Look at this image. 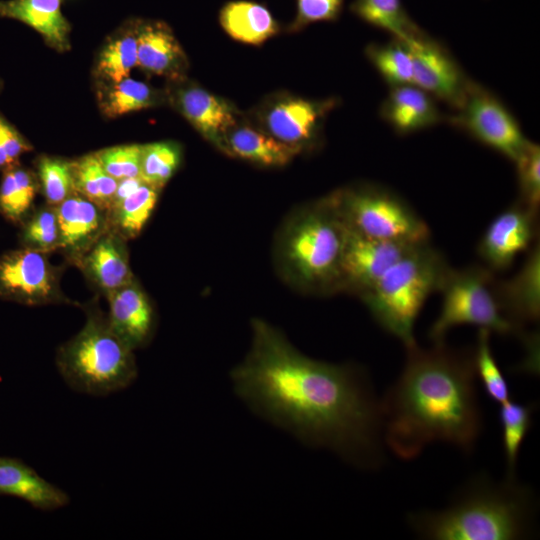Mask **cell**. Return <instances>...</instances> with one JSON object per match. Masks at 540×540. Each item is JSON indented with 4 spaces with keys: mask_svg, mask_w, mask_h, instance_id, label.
I'll return each mask as SVG.
<instances>
[{
    "mask_svg": "<svg viewBox=\"0 0 540 540\" xmlns=\"http://www.w3.org/2000/svg\"><path fill=\"white\" fill-rule=\"evenodd\" d=\"M344 0H297V14L292 29L308 24L332 21L339 16Z\"/></svg>",
    "mask_w": 540,
    "mask_h": 540,
    "instance_id": "cell-40",
    "label": "cell"
},
{
    "mask_svg": "<svg viewBox=\"0 0 540 540\" xmlns=\"http://www.w3.org/2000/svg\"><path fill=\"white\" fill-rule=\"evenodd\" d=\"M59 245L75 262L108 229L107 212L75 192L56 206Z\"/></svg>",
    "mask_w": 540,
    "mask_h": 540,
    "instance_id": "cell-16",
    "label": "cell"
},
{
    "mask_svg": "<svg viewBox=\"0 0 540 540\" xmlns=\"http://www.w3.org/2000/svg\"><path fill=\"white\" fill-rule=\"evenodd\" d=\"M535 512V496L515 477L495 482L483 474L459 489L445 509L409 514L408 522L425 539L511 540L530 534Z\"/></svg>",
    "mask_w": 540,
    "mask_h": 540,
    "instance_id": "cell-3",
    "label": "cell"
},
{
    "mask_svg": "<svg viewBox=\"0 0 540 540\" xmlns=\"http://www.w3.org/2000/svg\"><path fill=\"white\" fill-rule=\"evenodd\" d=\"M535 212L520 202L499 213L488 225L477 246L478 255L491 271L508 269L516 257L535 242Z\"/></svg>",
    "mask_w": 540,
    "mask_h": 540,
    "instance_id": "cell-12",
    "label": "cell"
},
{
    "mask_svg": "<svg viewBox=\"0 0 540 540\" xmlns=\"http://www.w3.org/2000/svg\"><path fill=\"white\" fill-rule=\"evenodd\" d=\"M48 254L22 247L0 256V298L29 306L70 303Z\"/></svg>",
    "mask_w": 540,
    "mask_h": 540,
    "instance_id": "cell-10",
    "label": "cell"
},
{
    "mask_svg": "<svg viewBox=\"0 0 540 540\" xmlns=\"http://www.w3.org/2000/svg\"><path fill=\"white\" fill-rule=\"evenodd\" d=\"M160 189L143 182L107 211L108 228L125 240L137 237L153 213Z\"/></svg>",
    "mask_w": 540,
    "mask_h": 540,
    "instance_id": "cell-26",
    "label": "cell"
},
{
    "mask_svg": "<svg viewBox=\"0 0 540 540\" xmlns=\"http://www.w3.org/2000/svg\"><path fill=\"white\" fill-rule=\"evenodd\" d=\"M181 148L171 141L142 145L140 178L147 184L161 189L180 165Z\"/></svg>",
    "mask_w": 540,
    "mask_h": 540,
    "instance_id": "cell-35",
    "label": "cell"
},
{
    "mask_svg": "<svg viewBox=\"0 0 540 540\" xmlns=\"http://www.w3.org/2000/svg\"><path fill=\"white\" fill-rule=\"evenodd\" d=\"M31 149V145L0 115V171L15 165Z\"/></svg>",
    "mask_w": 540,
    "mask_h": 540,
    "instance_id": "cell-41",
    "label": "cell"
},
{
    "mask_svg": "<svg viewBox=\"0 0 540 540\" xmlns=\"http://www.w3.org/2000/svg\"><path fill=\"white\" fill-rule=\"evenodd\" d=\"M175 102L181 114L204 138L225 150V136L238 123V112L231 103L196 85L179 89Z\"/></svg>",
    "mask_w": 540,
    "mask_h": 540,
    "instance_id": "cell-19",
    "label": "cell"
},
{
    "mask_svg": "<svg viewBox=\"0 0 540 540\" xmlns=\"http://www.w3.org/2000/svg\"><path fill=\"white\" fill-rule=\"evenodd\" d=\"M248 125H234L225 136L224 152L264 166H283L300 151Z\"/></svg>",
    "mask_w": 540,
    "mask_h": 540,
    "instance_id": "cell-24",
    "label": "cell"
},
{
    "mask_svg": "<svg viewBox=\"0 0 540 540\" xmlns=\"http://www.w3.org/2000/svg\"><path fill=\"white\" fill-rule=\"evenodd\" d=\"M81 330L59 346L56 366L76 392L106 396L129 387L137 377L134 350L111 328L96 305L85 307Z\"/></svg>",
    "mask_w": 540,
    "mask_h": 540,
    "instance_id": "cell-5",
    "label": "cell"
},
{
    "mask_svg": "<svg viewBox=\"0 0 540 540\" xmlns=\"http://www.w3.org/2000/svg\"><path fill=\"white\" fill-rule=\"evenodd\" d=\"M366 55L391 86L413 84V69L407 45L396 38L385 44H370Z\"/></svg>",
    "mask_w": 540,
    "mask_h": 540,
    "instance_id": "cell-32",
    "label": "cell"
},
{
    "mask_svg": "<svg viewBox=\"0 0 540 540\" xmlns=\"http://www.w3.org/2000/svg\"><path fill=\"white\" fill-rule=\"evenodd\" d=\"M380 111L399 134L431 127L443 119L434 98L414 84L391 87Z\"/></svg>",
    "mask_w": 540,
    "mask_h": 540,
    "instance_id": "cell-22",
    "label": "cell"
},
{
    "mask_svg": "<svg viewBox=\"0 0 540 540\" xmlns=\"http://www.w3.org/2000/svg\"><path fill=\"white\" fill-rule=\"evenodd\" d=\"M490 335L491 332L487 329L479 328L476 347L473 350L474 366L487 396L501 404L510 399V389L493 355Z\"/></svg>",
    "mask_w": 540,
    "mask_h": 540,
    "instance_id": "cell-34",
    "label": "cell"
},
{
    "mask_svg": "<svg viewBox=\"0 0 540 540\" xmlns=\"http://www.w3.org/2000/svg\"><path fill=\"white\" fill-rule=\"evenodd\" d=\"M403 42L411 54L413 84L433 98L459 109L471 81L450 53L423 32Z\"/></svg>",
    "mask_w": 540,
    "mask_h": 540,
    "instance_id": "cell-11",
    "label": "cell"
},
{
    "mask_svg": "<svg viewBox=\"0 0 540 540\" xmlns=\"http://www.w3.org/2000/svg\"><path fill=\"white\" fill-rule=\"evenodd\" d=\"M534 410V405L511 399L500 404L499 421L508 477H515L519 451L532 425Z\"/></svg>",
    "mask_w": 540,
    "mask_h": 540,
    "instance_id": "cell-29",
    "label": "cell"
},
{
    "mask_svg": "<svg viewBox=\"0 0 540 540\" xmlns=\"http://www.w3.org/2000/svg\"><path fill=\"white\" fill-rule=\"evenodd\" d=\"M134 67H137L136 30L113 38L103 47L96 72L108 84H113L128 78Z\"/></svg>",
    "mask_w": 540,
    "mask_h": 540,
    "instance_id": "cell-33",
    "label": "cell"
},
{
    "mask_svg": "<svg viewBox=\"0 0 540 540\" xmlns=\"http://www.w3.org/2000/svg\"><path fill=\"white\" fill-rule=\"evenodd\" d=\"M351 10L363 21L402 41L422 33L407 14L401 0H355Z\"/></svg>",
    "mask_w": 540,
    "mask_h": 540,
    "instance_id": "cell-27",
    "label": "cell"
},
{
    "mask_svg": "<svg viewBox=\"0 0 540 540\" xmlns=\"http://www.w3.org/2000/svg\"><path fill=\"white\" fill-rule=\"evenodd\" d=\"M158 93L149 85L132 78L110 84L103 92L100 106L109 118L126 115L156 105Z\"/></svg>",
    "mask_w": 540,
    "mask_h": 540,
    "instance_id": "cell-30",
    "label": "cell"
},
{
    "mask_svg": "<svg viewBox=\"0 0 540 540\" xmlns=\"http://www.w3.org/2000/svg\"><path fill=\"white\" fill-rule=\"evenodd\" d=\"M22 247L44 252L58 249L59 226L56 206H45L28 215L22 222Z\"/></svg>",
    "mask_w": 540,
    "mask_h": 540,
    "instance_id": "cell-37",
    "label": "cell"
},
{
    "mask_svg": "<svg viewBox=\"0 0 540 540\" xmlns=\"http://www.w3.org/2000/svg\"><path fill=\"white\" fill-rule=\"evenodd\" d=\"M418 244L370 238L348 229L341 259V286L361 296Z\"/></svg>",
    "mask_w": 540,
    "mask_h": 540,
    "instance_id": "cell-13",
    "label": "cell"
},
{
    "mask_svg": "<svg viewBox=\"0 0 540 540\" xmlns=\"http://www.w3.org/2000/svg\"><path fill=\"white\" fill-rule=\"evenodd\" d=\"M73 163L76 192L107 212L116 193L118 180L106 173L95 153Z\"/></svg>",
    "mask_w": 540,
    "mask_h": 540,
    "instance_id": "cell-31",
    "label": "cell"
},
{
    "mask_svg": "<svg viewBox=\"0 0 540 540\" xmlns=\"http://www.w3.org/2000/svg\"><path fill=\"white\" fill-rule=\"evenodd\" d=\"M495 276L486 266L450 268L440 292V313L429 329L434 343L444 342L446 334L459 325H474L499 335H519L521 327L502 313L494 292Z\"/></svg>",
    "mask_w": 540,
    "mask_h": 540,
    "instance_id": "cell-7",
    "label": "cell"
},
{
    "mask_svg": "<svg viewBox=\"0 0 540 540\" xmlns=\"http://www.w3.org/2000/svg\"><path fill=\"white\" fill-rule=\"evenodd\" d=\"M219 20L230 37L251 45L263 43L279 30L271 12L251 1L227 3L220 11Z\"/></svg>",
    "mask_w": 540,
    "mask_h": 540,
    "instance_id": "cell-25",
    "label": "cell"
},
{
    "mask_svg": "<svg viewBox=\"0 0 540 540\" xmlns=\"http://www.w3.org/2000/svg\"><path fill=\"white\" fill-rule=\"evenodd\" d=\"M232 379L252 408L303 441L377 464L381 405L358 369L310 359L255 320L252 349Z\"/></svg>",
    "mask_w": 540,
    "mask_h": 540,
    "instance_id": "cell-1",
    "label": "cell"
},
{
    "mask_svg": "<svg viewBox=\"0 0 540 540\" xmlns=\"http://www.w3.org/2000/svg\"><path fill=\"white\" fill-rule=\"evenodd\" d=\"M37 176L48 205L57 206L76 192L73 162L42 156L37 162Z\"/></svg>",
    "mask_w": 540,
    "mask_h": 540,
    "instance_id": "cell-36",
    "label": "cell"
},
{
    "mask_svg": "<svg viewBox=\"0 0 540 540\" xmlns=\"http://www.w3.org/2000/svg\"><path fill=\"white\" fill-rule=\"evenodd\" d=\"M347 231L331 197L297 221L288 236L286 256L303 283L318 288L341 286Z\"/></svg>",
    "mask_w": 540,
    "mask_h": 540,
    "instance_id": "cell-6",
    "label": "cell"
},
{
    "mask_svg": "<svg viewBox=\"0 0 540 540\" xmlns=\"http://www.w3.org/2000/svg\"><path fill=\"white\" fill-rule=\"evenodd\" d=\"M37 189L36 177L17 164L3 171L0 214L13 223H22L32 207Z\"/></svg>",
    "mask_w": 540,
    "mask_h": 540,
    "instance_id": "cell-28",
    "label": "cell"
},
{
    "mask_svg": "<svg viewBox=\"0 0 540 540\" xmlns=\"http://www.w3.org/2000/svg\"><path fill=\"white\" fill-rule=\"evenodd\" d=\"M346 227L360 235L389 241L424 243L430 229L400 196L378 186H363L331 197Z\"/></svg>",
    "mask_w": 540,
    "mask_h": 540,
    "instance_id": "cell-8",
    "label": "cell"
},
{
    "mask_svg": "<svg viewBox=\"0 0 540 540\" xmlns=\"http://www.w3.org/2000/svg\"><path fill=\"white\" fill-rule=\"evenodd\" d=\"M519 185V200L527 208L538 212L540 204V147L529 142L515 162Z\"/></svg>",
    "mask_w": 540,
    "mask_h": 540,
    "instance_id": "cell-38",
    "label": "cell"
},
{
    "mask_svg": "<svg viewBox=\"0 0 540 540\" xmlns=\"http://www.w3.org/2000/svg\"><path fill=\"white\" fill-rule=\"evenodd\" d=\"M137 67L171 79L187 69L185 53L172 30L162 22H149L136 29Z\"/></svg>",
    "mask_w": 540,
    "mask_h": 540,
    "instance_id": "cell-21",
    "label": "cell"
},
{
    "mask_svg": "<svg viewBox=\"0 0 540 540\" xmlns=\"http://www.w3.org/2000/svg\"><path fill=\"white\" fill-rule=\"evenodd\" d=\"M74 263L105 295L134 279L126 240L109 228Z\"/></svg>",
    "mask_w": 540,
    "mask_h": 540,
    "instance_id": "cell-18",
    "label": "cell"
},
{
    "mask_svg": "<svg viewBox=\"0 0 540 540\" xmlns=\"http://www.w3.org/2000/svg\"><path fill=\"white\" fill-rule=\"evenodd\" d=\"M334 105V101H312L286 96L270 103L263 113L267 134L277 140L299 147L310 142L320 120Z\"/></svg>",
    "mask_w": 540,
    "mask_h": 540,
    "instance_id": "cell-14",
    "label": "cell"
},
{
    "mask_svg": "<svg viewBox=\"0 0 540 540\" xmlns=\"http://www.w3.org/2000/svg\"><path fill=\"white\" fill-rule=\"evenodd\" d=\"M494 292L502 313L515 325L536 322L540 316V245L529 249L520 269L510 278L494 280Z\"/></svg>",
    "mask_w": 540,
    "mask_h": 540,
    "instance_id": "cell-15",
    "label": "cell"
},
{
    "mask_svg": "<svg viewBox=\"0 0 540 540\" xmlns=\"http://www.w3.org/2000/svg\"><path fill=\"white\" fill-rule=\"evenodd\" d=\"M450 268L430 241L418 244L361 298L378 325L410 347L416 344L414 326L425 302L440 292Z\"/></svg>",
    "mask_w": 540,
    "mask_h": 540,
    "instance_id": "cell-4",
    "label": "cell"
},
{
    "mask_svg": "<svg viewBox=\"0 0 540 540\" xmlns=\"http://www.w3.org/2000/svg\"><path fill=\"white\" fill-rule=\"evenodd\" d=\"M0 496L22 499L36 509L53 511L69 504L68 494L22 460L0 456Z\"/></svg>",
    "mask_w": 540,
    "mask_h": 540,
    "instance_id": "cell-20",
    "label": "cell"
},
{
    "mask_svg": "<svg viewBox=\"0 0 540 540\" xmlns=\"http://www.w3.org/2000/svg\"><path fill=\"white\" fill-rule=\"evenodd\" d=\"M106 296L107 319L113 331L133 350L145 346L153 335L155 314L135 278Z\"/></svg>",
    "mask_w": 540,
    "mask_h": 540,
    "instance_id": "cell-17",
    "label": "cell"
},
{
    "mask_svg": "<svg viewBox=\"0 0 540 540\" xmlns=\"http://www.w3.org/2000/svg\"><path fill=\"white\" fill-rule=\"evenodd\" d=\"M101 166L116 180L138 178L141 173L142 145H119L95 153Z\"/></svg>",
    "mask_w": 540,
    "mask_h": 540,
    "instance_id": "cell-39",
    "label": "cell"
},
{
    "mask_svg": "<svg viewBox=\"0 0 540 540\" xmlns=\"http://www.w3.org/2000/svg\"><path fill=\"white\" fill-rule=\"evenodd\" d=\"M0 17L28 25L58 51L69 48L70 25L62 13L61 0H2Z\"/></svg>",
    "mask_w": 540,
    "mask_h": 540,
    "instance_id": "cell-23",
    "label": "cell"
},
{
    "mask_svg": "<svg viewBox=\"0 0 540 540\" xmlns=\"http://www.w3.org/2000/svg\"><path fill=\"white\" fill-rule=\"evenodd\" d=\"M448 120L514 163L530 142L505 105L494 94L472 81L457 114Z\"/></svg>",
    "mask_w": 540,
    "mask_h": 540,
    "instance_id": "cell-9",
    "label": "cell"
},
{
    "mask_svg": "<svg viewBox=\"0 0 540 540\" xmlns=\"http://www.w3.org/2000/svg\"><path fill=\"white\" fill-rule=\"evenodd\" d=\"M403 370L381 405L384 441L403 460L433 442L471 453L482 429L473 351L444 342L406 348Z\"/></svg>",
    "mask_w": 540,
    "mask_h": 540,
    "instance_id": "cell-2",
    "label": "cell"
}]
</instances>
